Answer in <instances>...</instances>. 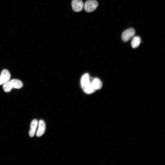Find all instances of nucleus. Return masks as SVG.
<instances>
[{
  "instance_id": "5",
  "label": "nucleus",
  "mask_w": 165,
  "mask_h": 165,
  "mask_svg": "<svg viewBox=\"0 0 165 165\" xmlns=\"http://www.w3.org/2000/svg\"><path fill=\"white\" fill-rule=\"evenodd\" d=\"M10 74L6 69L2 70L0 75V85L3 84L10 79Z\"/></svg>"
},
{
  "instance_id": "8",
  "label": "nucleus",
  "mask_w": 165,
  "mask_h": 165,
  "mask_svg": "<svg viewBox=\"0 0 165 165\" xmlns=\"http://www.w3.org/2000/svg\"><path fill=\"white\" fill-rule=\"evenodd\" d=\"M38 125V122L37 119H34L32 121L29 131V135L30 137H32L35 135Z\"/></svg>"
},
{
  "instance_id": "9",
  "label": "nucleus",
  "mask_w": 165,
  "mask_h": 165,
  "mask_svg": "<svg viewBox=\"0 0 165 165\" xmlns=\"http://www.w3.org/2000/svg\"><path fill=\"white\" fill-rule=\"evenodd\" d=\"M91 83L96 90H100L101 89L102 86V83L101 80L98 78H95L91 82Z\"/></svg>"
},
{
  "instance_id": "7",
  "label": "nucleus",
  "mask_w": 165,
  "mask_h": 165,
  "mask_svg": "<svg viewBox=\"0 0 165 165\" xmlns=\"http://www.w3.org/2000/svg\"><path fill=\"white\" fill-rule=\"evenodd\" d=\"M90 75L88 73L84 74L81 77L80 83L82 89L91 83Z\"/></svg>"
},
{
  "instance_id": "4",
  "label": "nucleus",
  "mask_w": 165,
  "mask_h": 165,
  "mask_svg": "<svg viewBox=\"0 0 165 165\" xmlns=\"http://www.w3.org/2000/svg\"><path fill=\"white\" fill-rule=\"evenodd\" d=\"M71 5L73 10L76 12L81 11L83 7V3L81 0H73Z\"/></svg>"
},
{
  "instance_id": "1",
  "label": "nucleus",
  "mask_w": 165,
  "mask_h": 165,
  "mask_svg": "<svg viewBox=\"0 0 165 165\" xmlns=\"http://www.w3.org/2000/svg\"><path fill=\"white\" fill-rule=\"evenodd\" d=\"M3 84V90L6 93L10 92L13 88L20 89L23 86V83L20 80L14 79L9 80Z\"/></svg>"
},
{
  "instance_id": "3",
  "label": "nucleus",
  "mask_w": 165,
  "mask_h": 165,
  "mask_svg": "<svg viewBox=\"0 0 165 165\" xmlns=\"http://www.w3.org/2000/svg\"><path fill=\"white\" fill-rule=\"evenodd\" d=\"M135 34V30L132 28H130L125 31L122 35L123 40L125 42L128 41L133 37Z\"/></svg>"
},
{
  "instance_id": "6",
  "label": "nucleus",
  "mask_w": 165,
  "mask_h": 165,
  "mask_svg": "<svg viewBox=\"0 0 165 165\" xmlns=\"http://www.w3.org/2000/svg\"><path fill=\"white\" fill-rule=\"evenodd\" d=\"M46 130V124L44 121L40 120L38 123V129L36 133V136L38 137L41 136L44 133Z\"/></svg>"
},
{
  "instance_id": "11",
  "label": "nucleus",
  "mask_w": 165,
  "mask_h": 165,
  "mask_svg": "<svg viewBox=\"0 0 165 165\" xmlns=\"http://www.w3.org/2000/svg\"><path fill=\"white\" fill-rule=\"evenodd\" d=\"M84 91L86 94H90L94 92L96 90L92 86L91 82L83 89Z\"/></svg>"
},
{
  "instance_id": "2",
  "label": "nucleus",
  "mask_w": 165,
  "mask_h": 165,
  "mask_svg": "<svg viewBox=\"0 0 165 165\" xmlns=\"http://www.w3.org/2000/svg\"><path fill=\"white\" fill-rule=\"evenodd\" d=\"M98 6V3L95 0H88L84 5V9L87 12L94 11Z\"/></svg>"
},
{
  "instance_id": "10",
  "label": "nucleus",
  "mask_w": 165,
  "mask_h": 165,
  "mask_svg": "<svg viewBox=\"0 0 165 165\" xmlns=\"http://www.w3.org/2000/svg\"><path fill=\"white\" fill-rule=\"evenodd\" d=\"M141 42L140 38L138 36L134 37L131 41V46L133 48L138 47L140 45Z\"/></svg>"
}]
</instances>
